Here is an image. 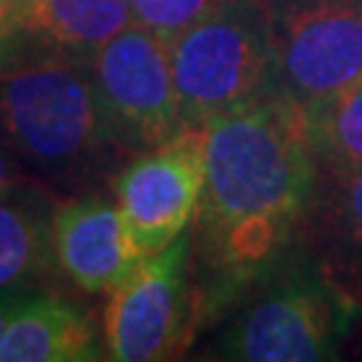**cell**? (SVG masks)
<instances>
[{
    "mask_svg": "<svg viewBox=\"0 0 362 362\" xmlns=\"http://www.w3.org/2000/svg\"><path fill=\"white\" fill-rule=\"evenodd\" d=\"M204 132L207 175L196 209L194 252L209 314L228 309L300 245L317 153L306 110L276 89L215 116Z\"/></svg>",
    "mask_w": 362,
    "mask_h": 362,
    "instance_id": "obj_1",
    "label": "cell"
},
{
    "mask_svg": "<svg viewBox=\"0 0 362 362\" xmlns=\"http://www.w3.org/2000/svg\"><path fill=\"white\" fill-rule=\"evenodd\" d=\"M0 143L46 188L83 191L124 156L89 59L11 30L0 40Z\"/></svg>",
    "mask_w": 362,
    "mask_h": 362,
    "instance_id": "obj_2",
    "label": "cell"
},
{
    "mask_svg": "<svg viewBox=\"0 0 362 362\" xmlns=\"http://www.w3.org/2000/svg\"><path fill=\"white\" fill-rule=\"evenodd\" d=\"M228 309L233 311L212 357L239 362L336 360L360 314L303 242L260 274Z\"/></svg>",
    "mask_w": 362,
    "mask_h": 362,
    "instance_id": "obj_3",
    "label": "cell"
},
{
    "mask_svg": "<svg viewBox=\"0 0 362 362\" xmlns=\"http://www.w3.org/2000/svg\"><path fill=\"white\" fill-rule=\"evenodd\" d=\"M185 127H207L274 89L272 22L263 0H220L169 43Z\"/></svg>",
    "mask_w": 362,
    "mask_h": 362,
    "instance_id": "obj_4",
    "label": "cell"
},
{
    "mask_svg": "<svg viewBox=\"0 0 362 362\" xmlns=\"http://www.w3.org/2000/svg\"><path fill=\"white\" fill-rule=\"evenodd\" d=\"M191 260L194 239L182 233L161 252L140 260L113 290L105 311L107 360H169L191 344L196 325L207 314Z\"/></svg>",
    "mask_w": 362,
    "mask_h": 362,
    "instance_id": "obj_5",
    "label": "cell"
},
{
    "mask_svg": "<svg viewBox=\"0 0 362 362\" xmlns=\"http://www.w3.org/2000/svg\"><path fill=\"white\" fill-rule=\"evenodd\" d=\"M274 89L303 110L362 78V0H263Z\"/></svg>",
    "mask_w": 362,
    "mask_h": 362,
    "instance_id": "obj_6",
    "label": "cell"
},
{
    "mask_svg": "<svg viewBox=\"0 0 362 362\" xmlns=\"http://www.w3.org/2000/svg\"><path fill=\"white\" fill-rule=\"evenodd\" d=\"M91 73L118 143L129 156L148 153L185 129L169 43L140 22L94 54Z\"/></svg>",
    "mask_w": 362,
    "mask_h": 362,
    "instance_id": "obj_7",
    "label": "cell"
},
{
    "mask_svg": "<svg viewBox=\"0 0 362 362\" xmlns=\"http://www.w3.org/2000/svg\"><path fill=\"white\" fill-rule=\"evenodd\" d=\"M207 175V132L185 127L172 140L134 156L116 175L113 191L132 247L151 258L185 233L196 218Z\"/></svg>",
    "mask_w": 362,
    "mask_h": 362,
    "instance_id": "obj_8",
    "label": "cell"
},
{
    "mask_svg": "<svg viewBox=\"0 0 362 362\" xmlns=\"http://www.w3.org/2000/svg\"><path fill=\"white\" fill-rule=\"evenodd\" d=\"M52 245L57 269L91 296L113 293L143 260L127 236L118 204L103 194H78L57 202Z\"/></svg>",
    "mask_w": 362,
    "mask_h": 362,
    "instance_id": "obj_9",
    "label": "cell"
},
{
    "mask_svg": "<svg viewBox=\"0 0 362 362\" xmlns=\"http://www.w3.org/2000/svg\"><path fill=\"white\" fill-rule=\"evenodd\" d=\"M300 242L362 311V164L317 161Z\"/></svg>",
    "mask_w": 362,
    "mask_h": 362,
    "instance_id": "obj_10",
    "label": "cell"
},
{
    "mask_svg": "<svg viewBox=\"0 0 362 362\" xmlns=\"http://www.w3.org/2000/svg\"><path fill=\"white\" fill-rule=\"evenodd\" d=\"M107 357L86 311L49 293H27L0 338V362H91Z\"/></svg>",
    "mask_w": 362,
    "mask_h": 362,
    "instance_id": "obj_11",
    "label": "cell"
},
{
    "mask_svg": "<svg viewBox=\"0 0 362 362\" xmlns=\"http://www.w3.org/2000/svg\"><path fill=\"white\" fill-rule=\"evenodd\" d=\"M52 191L27 180L0 194V287H33L57 266Z\"/></svg>",
    "mask_w": 362,
    "mask_h": 362,
    "instance_id": "obj_12",
    "label": "cell"
},
{
    "mask_svg": "<svg viewBox=\"0 0 362 362\" xmlns=\"http://www.w3.org/2000/svg\"><path fill=\"white\" fill-rule=\"evenodd\" d=\"M132 22L129 0H30L13 30L91 62Z\"/></svg>",
    "mask_w": 362,
    "mask_h": 362,
    "instance_id": "obj_13",
    "label": "cell"
},
{
    "mask_svg": "<svg viewBox=\"0 0 362 362\" xmlns=\"http://www.w3.org/2000/svg\"><path fill=\"white\" fill-rule=\"evenodd\" d=\"M317 161L362 164V78L306 110Z\"/></svg>",
    "mask_w": 362,
    "mask_h": 362,
    "instance_id": "obj_14",
    "label": "cell"
},
{
    "mask_svg": "<svg viewBox=\"0 0 362 362\" xmlns=\"http://www.w3.org/2000/svg\"><path fill=\"white\" fill-rule=\"evenodd\" d=\"M129 3L134 22H140L161 40L172 43L185 27H191L199 16L215 8L220 0H129Z\"/></svg>",
    "mask_w": 362,
    "mask_h": 362,
    "instance_id": "obj_15",
    "label": "cell"
},
{
    "mask_svg": "<svg viewBox=\"0 0 362 362\" xmlns=\"http://www.w3.org/2000/svg\"><path fill=\"white\" fill-rule=\"evenodd\" d=\"M33 180L30 175H27L22 164L13 158V153L6 148V145L0 143V194L3 191H11L16 185H22V182Z\"/></svg>",
    "mask_w": 362,
    "mask_h": 362,
    "instance_id": "obj_16",
    "label": "cell"
},
{
    "mask_svg": "<svg viewBox=\"0 0 362 362\" xmlns=\"http://www.w3.org/2000/svg\"><path fill=\"white\" fill-rule=\"evenodd\" d=\"M27 293H30L27 287H0V338H3L13 311L19 309V303L25 300Z\"/></svg>",
    "mask_w": 362,
    "mask_h": 362,
    "instance_id": "obj_17",
    "label": "cell"
},
{
    "mask_svg": "<svg viewBox=\"0 0 362 362\" xmlns=\"http://www.w3.org/2000/svg\"><path fill=\"white\" fill-rule=\"evenodd\" d=\"M27 6H30V0H0V40L16 27Z\"/></svg>",
    "mask_w": 362,
    "mask_h": 362,
    "instance_id": "obj_18",
    "label": "cell"
}]
</instances>
